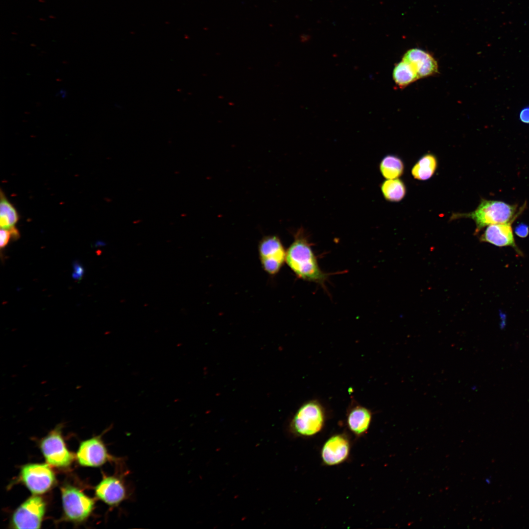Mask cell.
<instances>
[{
	"mask_svg": "<svg viewBox=\"0 0 529 529\" xmlns=\"http://www.w3.org/2000/svg\"><path fill=\"white\" fill-rule=\"evenodd\" d=\"M286 261L294 273L303 280L323 284L327 275L320 268L316 258L302 228L286 252Z\"/></svg>",
	"mask_w": 529,
	"mask_h": 529,
	"instance_id": "1",
	"label": "cell"
},
{
	"mask_svg": "<svg viewBox=\"0 0 529 529\" xmlns=\"http://www.w3.org/2000/svg\"><path fill=\"white\" fill-rule=\"evenodd\" d=\"M516 204H509L501 201L481 199L477 209L466 214H457L454 218L469 217L476 223V232L491 224L505 223L512 221L523 211L520 208L517 212Z\"/></svg>",
	"mask_w": 529,
	"mask_h": 529,
	"instance_id": "2",
	"label": "cell"
},
{
	"mask_svg": "<svg viewBox=\"0 0 529 529\" xmlns=\"http://www.w3.org/2000/svg\"><path fill=\"white\" fill-rule=\"evenodd\" d=\"M325 419L322 405L316 400L303 404L295 413L291 427L295 433L305 436L313 435L320 432Z\"/></svg>",
	"mask_w": 529,
	"mask_h": 529,
	"instance_id": "3",
	"label": "cell"
},
{
	"mask_svg": "<svg viewBox=\"0 0 529 529\" xmlns=\"http://www.w3.org/2000/svg\"><path fill=\"white\" fill-rule=\"evenodd\" d=\"M61 490L64 510L67 517L74 521L86 519L94 508V500L73 487L66 486Z\"/></svg>",
	"mask_w": 529,
	"mask_h": 529,
	"instance_id": "4",
	"label": "cell"
},
{
	"mask_svg": "<svg viewBox=\"0 0 529 529\" xmlns=\"http://www.w3.org/2000/svg\"><path fill=\"white\" fill-rule=\"evenodd\" d=\"M45 511V504L38 496H33L23 503L12 516L16 529H39Z\"/></svg>",
	"mask_w": 529,
	"mask_h": 529,
	"instance_id": "5",
	"label": "cell"
},
{
	"mask_svg": "<svg viewBox=\"0 0 529 529\" xmlns=\"http://www.w3.org/2000/svg\"><path fill=\"white\" fill-rule=\"evenodd\" d=\"M22 479L29 490L34 494H42L48 490L54 481L53 472L46 464H30L21 471Z\"/></svg>",
	"mask_w": 529,
	"mask_h": 529,
	"instance_id": "6",
	"label": "cell"
},
{
	"mask_svg": "<svg viewBox=\"0 0 529 529\" xmlns=\"http://www.w3.org/2000/svg\"><path fill=\"white\" fill-rule=\"evenodd\" d=\"M259 250L264 269L270 274L277 273L286 257L280 239L275 236L265 237L260 242Z\"/></svg>",
	"mask_w": 529,
	"mask_h": 529,
	"instance_id": "7",
	"label": "cell"
},
{
	"mask_svg": "<svg viewBox=\"0 0 529 529\" xmlns=\"http://www.w3.org/2000/svg\"><path fill=\"white\" fill-rule=\"evenodd\" d=\"M41 448L48 462L56 467H66L72 461L73 457L68 450L58 430L51 432L42 441Z\"/></svg>",
	"mask_w": 529,
	"mask_h": 529,
	"instance_id": "8",
	"label": "cell"
},
{
	"mask_svg": "<svg viewBox=\"0 0 529 529\" xmlns=\"http://www.w3.org/2000/svg\"><path fill=\"white\" fill-rule=\"evenodd\" d=\"M79 463L83 466L97 467L112 459L99 437H94L81 443L77 453Z\"/></svg>",
	"mask_w": 529,
	"mask_h": 529,
	"instance_id": "9",
	"label": "cell"
},
{
	"mask_svg": "<svg viewBox=\"0 0 529 529\" xmlns=\"http://www.w3.org/2000/svg\"><path fill=\"white\" fill-rule=\"evenodd\" d=\"M96 496L110 506H117L127 496L125 485L121 478L116 476L104 478L96 488Z\"/></svg>",
	"mask_w": 529,
	"mask_h": 529,
	"instance_id": "10",
	"label": "cell"
},
{
	"mask_svg": "<svg viewBox=\"0 0 529 529\" xmlns=\"http://www.w3.org/2000/svg\"><path fill=\"white\" fill-rule=\"evenodd\" d=\"M349 442L343 435L336 434L329 438L321 450L323 462L328 465H335L341 463L348 457Z\"/></svg>",
	"mask_w": 529,
	"mask_h": 529,
	"instance_id": "11",
	"label": "cell"
},
{
	"mask_svg": "<svg viewBox=\"0 0 529 529\" xmlns=\"http://www.w3.org/2000/svg\"><path fill=\"white\" fill-rule=\"evenodd\" d=\"M402 60L411 65L419 78L432 75L438 72L437 63L433 56L419 48L408 50Z\"/></svg>",
	"mask_w": 529,
	"mask_h": 529,
	"instance_id": "12",
	"label": "cell"
},
{
	"mask_svg": "<svg viewBox=\"0 0 529 529\" xmlns=\"http://www.w3.org/2000/svg\"><path fill=\"white\" fill-rule=\"evenodd\" d=\"M512 222L511 221L488 225L481 235V240L499 247H515V243L511 227Z\"/></svg>",
	"mask_w": 529,
	"mask_h": 529,
	"instance_id": "13",
	"label": "cell"
},
{
	"mask_svg": "<svg viewBox=\"0 0 529 529\" xmlns=\"http://www.w3.org/2000/svg\"><path fill=\"white\" fill-rule=\"evenodd\" d=\"M371 419L372 412L368 409L356 405L348 412L347 424L352 432L360 435L367 431Z\"/></svg>",
	"mask_w": 529,
	"mask_h": 529,
	"instance_id": "14",
	"label": "cell"
},
{
	"mask_svg": "<svg viewBox=\"0 0 529 529\" xmlns=\"http://www.w3.org/2000/svg\"><path fill=\"white\" fill-rule=\"evenodd\" d=\"M437 165L436 157L432 154H427L422 156L413 167L412 175L416 179L426 180L434 174Z\"/></svg>",
	"mask_w": 529,
	"mask_h": 529,
	"instance_id": "15",
	"label": "cell"
},
{
	"mask_svg": "<svg viewBox=\"0 0 529 529\" xmlns=\"http://www.w3.org/2000/svg\"><path fill=\"white\" fill-rule=\"evenodd\" d=\"M19 220V215L13 205L0 192V228L10 230L15 227Z\"/></svg>",
	"mask_w": 529,
	"mask_h": 529,
	"instance_id": "16",
	"label": "cell"
},
{
	"mask_svg": "<svg viewBox=\"0 0 529 529\" xmlns=\"http://www.w3.org/2000/svg\"><path fill=\"white\" fill-rule=\"evenodd\" d=\"M404 168L401 159L393 155L384 157L379 166L381 174L387 179H395L401 176L403 173Z\"/></svg>",
	"mask_w": 529,
	"mask_h": 529,
	"instance_id": "17",
	"label": "cell"
},
{
	"mask_svg": "<svg viewBox=\"0 0 529 529\" xmlns=\"http://www.w3.org/2000/svg\"><path fill=\"white\" fill-rule=\"evenodd\" d=\"M381 190L385 199L390 202L401 200L406 192L404 183L398 178L384 181L381 185Z\"/></svg>",
	"mask_w": 529,
	"mask_h": 529,
	"instance_id": "18",
	"label": "cell"
},
{
	"mask_svg": "<svg viewBox=\"0 0 529 529\" xmlns=\"http://www.w3.org/2000/svg\"><path fill=\"white\" fill-rule=\"evenodd\" d=\"M393 78L399 87L404 88L419 79V77L411 65L402 60L395 66Z\"/></svg>",
	"mask_w": 529,
	"mask_h": 529,
	"instance_id": "19",
	"label": "cell"
},
{
	"mask_svg": "<svg viewBox=\"0 0 529 529\" xmlns=\"http://www.w3.org/2000/svg\"><path fill=\"white\" fill-rule=\"evenodd\" d=\"M11 235L9 230L0 228V248L4 247L8 243Z\"/></svg>",
	"mask_w": 529,
	"mask_h": 529,
	"instance_id": "20",
	"label": "cell"
},
{
	"mask_svg": "<svg viewBox=\"0 0 529 529\" xmlns=\"http://www.w3.org/2000/svg\"><path fill=\"white\" fill-rule=\"evenodd\" d=\"M529 227L526 224L520 223L515 229V234L520 237L525 238L529 234Z\"/></svg>",
	"mask_w": 529,
	"mask_h": 529,
	"instance_id": "21",
	"label": "cell"
},
{
	"mask_svg": "<svg viewBox=\"0 0 529 529\" xmlns=\"http://www.w3.org/2000/svg\"><path fill=\"white\" fill-rule=\"evenodd\" d=\"M520 121L526 124H529V105L522 108L519 115Z\"/></svg>",
	"mask_w": 529,
	"mask_h": 529,
	"instance_id": "22",
	"label": "cell"
},
{
	"mask_svg": "<svg viewBox=\"0 0 529 529\" xmlns=\"http://www.w3.org/2000/svg\"><path fill=\"white\" fill-rule=\"evenodd\" d=\"M84 273L83 267L78 263H75L73 265V272L72 277L74 279L80 280L82 278Z\"/></svg>",
	"mask_w": 529,
	"mask_h": 529,
	"instance_id": "23",
	"label": "cell"
},
{
	"mask_svg": "<svg viewBox=\"0 0 529 529\" xmlns=\"http://www.w3.org/2000/svg\"><path fill=\"white\" fill-rule=\"evenodd\" d=\"M67 90L62 88L60 89L56 94V96H59L62 98H65L67 97Z\"/></svg>",
	"mask_w": 529,
	"mask_h": 529,
	"instance_id": "24",
	"label": "cell"
},
{
	"mask_svg": "<svg viewBox=\"0 0 529 529\" xmlns=\"http://www.w3.org/2000/svg\"><path fill=\"white\" fill-rule=\"evenodd\" d=\"M49 18H55V17H52V16H49Z\"/></svg>",
	"mask_w": 529,
	"mask_h": 529,
	"instance_id": "25",
	"label": "cell"
},
{
	"mask_svg": "<svg viewBox=\"0 0 529 529\" xmlns=\"http://www.w3.org/2000/svg\"><path fill=\"white\" fill-rule=\"evenodd\" d=\"M39 1H42V2H44V0H39Z\"/></svg>",
	"mask_w": 529,
	"mask_h": 529,
	"instance_id": "26",
	"label": "cell"
}]
</instances>
